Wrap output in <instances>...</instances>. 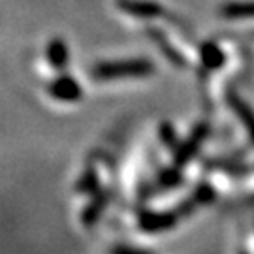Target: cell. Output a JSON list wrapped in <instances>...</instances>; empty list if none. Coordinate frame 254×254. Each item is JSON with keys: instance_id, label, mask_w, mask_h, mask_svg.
Wrapping results in <instances>:
<instances>
[{"instance_id": "3", "label": "cell", "mask_w": 254, "mask_h": 254, "mask_svg": "<svg viewBox=\"0 0 254 254\" xmlns=\"http://www.w3.org/2000/svg\"><path fill=\"white\" fill-rule=\"evenodd\" d=\"M119 8L125 9L130 15L136 17H158L162 13V8L154 2H147V0H119Z\"/></svg>"}, {"instance_id": "13", "label": "cell", "mask_w": 254, "mask_h": 254, "mask_svg": "<svg viewBox=\"0 0 254 254\" xmlns=\"http://www.w3.org/2000/svg\"><path fill=\"white\" fill-rule=\"evenodd\" d=\"M160 181H162V185H168V187H170V185H175V183L179 181V177H177V173L175 172H170L168 173V177L164 175Z\"/></svg>"}, {"instance_id": "1", "label": "cell", "mask_w": 254, "mask_h": 254, "mask_svg": "<svg viewBox=\"0 0 254 254\" xmlns=\"http://www.w3.org/2000/svg\"><path fill=\"white\" fill-rule=\"evenodd\" d=\"M153 64L147 61H121V63H102L94 68V77L98 79H117V77H141L149 75Z\"/></svg>"}, {"instance_id": "8", "label": "cell", "mask_w": 254, "mask_h": 254, "mask_svg": "<svg viewBox=\"0 0 254 254\" xmlns=\"http://www.w3.org/2000/svg\"><path fill=\"white\" fill-rule=\"evenodd\" d=\"M226 17H254V2H230L222 8Z\"/></svg>"}, {"instance_id": "10", "label": "cell", "mask_w": 254, "mask_h": 254, "mask_svg": "<svg viewBox=\"0 0 254 254\" xmlns=\"http://www.w3.org/2000/svg\"><path fill=\"white\" fill-rule=\"evenodd\" d=\"M96 187V177H94V172H89L85 177H83V183H79V190H92Z\"/></svg>"}, {"instance_id": "12", "label": "cell", "mask_w": 254, "mask_h": 254, "mask_svg": "<svg viewBox=\"0 0 254 254\" xmlns=\"http://www.w3.org/2000/svg\"><path fill=\"white\" fill-rule=\"evenodd\" d=\"M162 139L164 141H168V143H172L173 139V130L170 125H162Z\"/></svg>"}, {"instance_id": "4", "label": "cell", "mask_w": 254, "mask_h": 254, "mask_svg": "<svg viewBox=\"0 0 254 254\" xmlns=\"http://www.w3.org/2000/svg\"><path fill=\"white\" fill-rule=\"evenodd\" d=\"M205 134H207V127H205V125H201V127L196 128V130H194V134H192V136L183 143L181 149L177 151V154H175V162L177 164L187 162L192 154L198 151V147H200V143L203 141Z\"/></svg>"}, {"instance_id": "2", "label": "cell", "mask_w": 254, "mask_h": 254, "mask_svg": "<svg viewBox=\"0 0 254 254\" xmlns=\"http://www.w3.org/2000/svg\"><path fill=\"white\" fill-rule=\"evenodd\" d=\"M49 92L57 100L63 102H73L81 96L79 83L73 81L72 77H59V79H55L51 83V87H49Z\"/></svg>"}, {"instance_id": "9", "label": "cell", "mask_w": 254, "mask_h": 254, "mask_svg": "<svg viewBox=\"0 0 254 254\" xmlns=\"http://www.w3.org/2000/svg\"><path fill=\"white\" fill-rule=\"evenodd\" d=\"M201 61L207 66L209 70H215L218 66H222L224 63V55L218 49V46L215 44H205L203 49H201Z\"/></svg>"}, {"instance_id": "11", "label": "cell", "mask_w": 254, "mask_h": 254, "mask_svg": "<svg viewBox=\"0 0 254 254\" xmlns=\"http://www.w3.org/2000/svg\"><path fill=\"white\" fill-rule=\"evenodd\" d=\"M111 254H151L147 251H139V249H130V247H115Z\"/></svg>"}, {"instance_id": "7", "label": "cell", "mask_w": 254, "mask_h": 254, "mask_svg": "<svg viewBox=\"0 0 254 254\" xmlns=\"http://www.w3.org/2000/svg\"><path fill=\"white\" fill-rule=\"evenodd\" d=\"M47 57H49V63L53 64L55 68H64L66 66V63H68V49H66L63 40H53L49 44Z\"/></svg>"}, {"instance_id": "6", "label": "cell", "mask_w": 254, "mask_h": 254, "mask_svg": "<svg viewBox=\"0 0 254 254\" xmlns=\"http://www.w3.org/2000/svg\"><path fill=\"white\" fill-rule=\"evenodd\" d=\"M230 104H232L234 111L239 115V119L243 121V125L247 127V130H249V134H251V137H253V141H254V113H253V109L249 108L241 98H237V96H232V98H230Z\"/></svg>"}, {"instance_id": "5", "label": "cell", "mask_w": 254, "mask_h": 254, "mask_svg": "<svg viewBox=\"0 0 254 254\" xmlns=\"http://www.w3.org/2000/svg\"><path fill=\"white\" fill-rule=\"evenodd\" d=\"M175 224V217L173 215H145L141 218V228L145 232H160L166 228H172Z\"/></svg>"}]
</instances>
